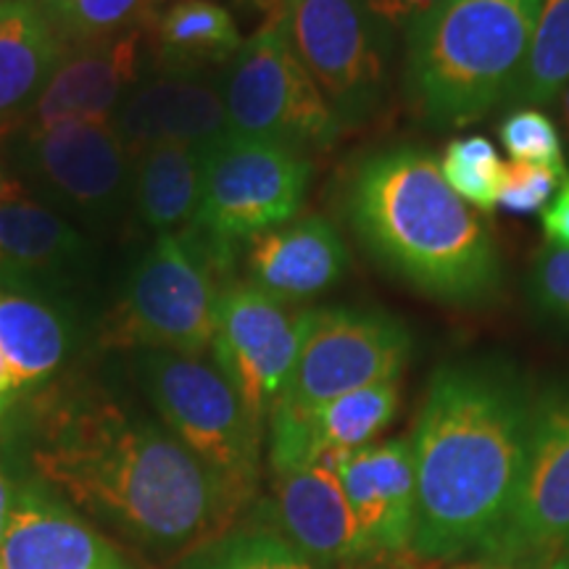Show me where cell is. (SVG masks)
I'll list each match as a JSON object with an SVG mask.
<instances>
[{"mask_svg":"<svg viewBox=\"0 0 569 569\" xmlns=\"http://www.w3.org/2000/svg\"><path fill=\"white\" fill-rule=\"evenodd\" d=\"M30 465L77 509L159 557L213 546L248 503L167 427L90 390L42 396Z\"/></svg>","mask_w":569,"mask_h":569,"instance_id":"obj_1","label":"cell"},{"mask_svg":"<svg viewBox=\"0 0 569 569\" xmlns=\"http://www.w3.org/2000/svg\"><path fill=\"white\" fill-rule=\"evenodd\" d=\"M530 415L532 398L503 367L467 361L432 375L411 436L415 557L451 561L493 540L515 498Z\"/></svg>","mask_w":569,"mask_h":569,"instance_id":"obj_2","label":"cell"},{"mask_svg":"<svg viewBox=\"0 0 569 569\" xmlns=\"http://www.w3.org/2000/svg\"><path fill=\"white\" fill-rule=\"evenodd\" d=\"M346 217L365 251L419 293L480 303L496 293L501 259L478 209L453 193L436 156L382 148L353 167Z\"/></svg>","mask_w":569,"mask_h":569,"instance_id":"obj_3","label":"cell"},{"mask_svg":"<svg viewBox=\"0 0 569 569\" xmlns=\"http://www.w3.org/2000/svg\"><path fill=\"white\" fill-rule=\"evenodd\" d=\"M543 0H446L403 32V82L417 117L438 130L507 103Z\"/></svg>","mask_w":569,"mask_h":569,"instance_id":"obj_4","label":"cell"},{"mask_svg":"<svg viewBox=\"0 0 569 569\" xmlns=\"http://www.w3.org/2000/svg\"><path fill=\"white\" fill-rule=\"evenodd\" d=\"M309 180L311 161L306 153L227 132L201 148V198L184 232L217 277H227L234 248L293 222Z\"/></svg>","mask_w":569,"mask_h":569,"instance_id":"obj_5","label":"cell"},{"mask_svg":"<svg viewBox=\"0 0 569 569\" xmlns=\"http://www.w3.org/2000/svg\"><path fill=\"white\" fill-rule=\"evenodd\" d=\"M142 375L167 430L251 501L259 482L261 427L213 356L148 351Z\"/></svg>","mask_w":569,"mask_h":569,"instance_id":"obj_6","label":"cell"},{"mask_svg":"<svg viewBox=\"0 0 569 569\" xmlns=\"http://www.w3.org/2000/svg\"><path fill=\"white\" fill-rule=\"evenodd\" d=\"M219 90L227 127L240 138L311 153L327 151L343 132V124L290 46L282 9L240 46Z\"/></svg>","mask_w":569,"mask_h":569,"instance_id":"obj_7","label":"cell"},{"mask_svg":"<svg viewBox=\"0 0 569 569\" xmlns=\"http://www.w3.org/2000/svg\"><path fill=\"white\" fill-rule=\"evenodd\" d=\"M217 272L188 232L159 234L103 325V346L201 356L217 336Z\"/></svg>","mask_w":569,"mask_h":569,"instance_id":"obj_8","label":"cell"},{"mask_svg":"<svg viewBox=\"0 0 569 569\" xmlns=\"http://www.w3.org/2000/svg\"><path fill=\"white\" fill-rule=\"evenodd\" d=\"M290 46L343 127L369 122L390 84L393 32L365 0H284Z\"/></svg>","mask_w":569,"mask_h":569,"instance_id":"obj_9","label":"cell"},{"mask_svg":"<svg viewBox=\"0 0 569 569\" xmlns=\"http://www.w3.org/2000/svg\"><path fill=\"white\" fill-rule=\"evenodd\" d=\"M409 359V330L386 311H309L296 367L269 417H311L351 390L398 380Z\"/></svg>","mask_w":569,"mask_h":569,"instance_id":"obj_10","label":"cell"},{"mask_svg":"<svg viewBox=\"0 0 569 569\" xmlns=\"http://www.w3.org/2000/svg\"><path fill=\"white\" fill-rule=\"evenodd\" d=\"M309 311L293 315L251 282H224L217 298L213 361L238 388L253 422L264 430L301 351Z\"/></svg>","mask_w":569,"mask_h":569,"instance_id":"obj_11","label":"cell"},{"mask_svg":"<svg viewBox=\"0 0 569 569\" xmlns=\"http://www.w3.org/2000/svg\"><path fill=\"white\" fill-rule=\"evenodd\" d=\"M565 540H569V390H546L532 401L528 446L509 515L482 557L536 559Z\"/></svg>","mask_w":569,"mask_h":569,"instance_id":"obj_12","label":"cell"},{"mask_svg":"<svg viewBox=\"0 0 569 569\" xmlns=\"http://www.w3.org/2000/svg\"><path fill=\"white\" fill-rule=\"evenodd\" d=\"M21 163L59 203L88 217H106L122 203L132 159L111 119H71L24 130Z\"/></svg>","mask_w":569,"mask_h":569,"instance_id":"obj_13","label":"cell"},{"mask_svg":"<svg viewBox=\"0 0 569 569\" xmlns=\"http://www.w3.org/2000/svg\"><path fill=\"white\" fill-rule=\"evenodd\" d=\"M111 122L132 161L151 148H203L230 132L219 82L196 71H169L138 84L113 111Z\"/></svg>","mask_w":569,"mask_h":569,"instance_id":"obj_14","label":"cell"},{"mask_svg":"<svg viewBox=\"0 0 569 569\" xmlns=\"http://www.w3.org/2000/svg\"><path fill=\"white\" fill-rule=\"evenodd\" d=\"M346 501L372 557L411 549L417 475L411 438H393L332 461Z\"/></svg>","mask_w":569,"mask_h":569,"instance_id":"obj_15","label":"cell"},{"mask_svg":"<svg viewBox=\"0 0 569 569\" xmlns=\"http://www.w3.org/2000/svg\"><path fill=\"white\" fill-rule=\"evenodd\" d=\"M274 532L319 567L372 559L330 459L277 475Z\"/></svg>","mask_w":569,"mask_h":569,"instance_id":"obj_16","label":"cell"},{"mask_svg":"<svg viewBox=\"0 0 569 569\" xmlns=\"http://www.w3.org/2000/svg\"><path fill=\"white\" fill-rule=\"evenodd\" d=\"M140 59L142 32L138 27L67 48L51 82L21 127L42 130L71 119H111L138 82Z\"/></svg>","mask_w":569,"mask_h":569,"instance_id":"obj_17","label":"cell"},{"mask_svg":"<svg viewBox=\"0 0 569 569\" xmlns=\"http://www.w3.org/2000/svg\"><path fill=\"white\" fill-rule=\"evenodd\" d=\"M248 282L282 303H301L343 280L348 251L325 217L296 219L248 240Z\"/></svg>","mask_w":569,"mask_h":569,"instance_id":"obj_18","label":"cell"},{"mask_svg":"<svg viewBox=\"0 0 569 569\" xmlns=\"http://www.w3.org/2000/svg\"><path fill=\"white\" fill-rule=\"evenodd\" d=\"M88 243L59 213L34 201L0 206V290L56 293L82 274Z\"/></svg>","mask_w":569,"mask_h":569,"instance_id":"obj_19","label":"cell"},{"mask_svg":"<svg viewBox=\"0 0 569 569\" xmlns=\"http://www.w3.org/2000/svg\"><path fill=\"white\" fill-rule=\"evenodd\" d=\"M3 569H130L122 551L34 490L13 498L0 540Z\"/></svg>","mask_w":569,"mask_h":569,"instance_id":"obj_20","label":"cell"},{"mask_svg":"<svg viewBox=\"0 0 569 569\" xmlns=\"http://www.w3.org/2000/svg\"><path fill=\"white\" fill-rule=\"evenodd\" d=\"M63 51L40 6L0 0V138L19 130L51 82Z\"/></svg>","mask_w":569,"mask_h":569,"instance_id":"obj_21","label":"cell"},{"mask_svg":"<svg viewBox=\"0 0 569 569\" xmlns=\"http://www.w3.org/2000/svg\"><path fill=\"white\" fill-rule=\"evenodd\" d=\"M0 351L11 367L17 393L38 388L67 359L69 327L46 298L0 290Z\"/></svg>","mask_w":569,"mask_h":569,"instance_id":"obj_22","label":"cell"},{"mask_svg":"<svg viewBox=\"0 0 569 569\" xmlns=\"http://www.w3.org/2000/svg\"><path fill=\"white\" fill-rule=\"evenodd\" d=\"M201 198V148L159 146L134 161V211L159 234L193 222Z\"/></svg>","mask_w":569,"mask_h":569,"instance_id":"obj_23","label":"cell"},{"mask_svg":"<svg viewBox=\"0 0 569 569\" xmlns=\"http://www.w3.org/2000/svg\"><path fill=\"white\" fill-rule=\"evenodd\" d=\"M156 59L169 71H196L232 59L240 51L232 13L211 0H182L167 9L153 30Z\"/></svg>","mask_w":569,"mask_h":569,"instance_id":"obj_24","label":"cell"},{"mask_svg":"<svg viewBox=\"0 0 569 569\" xmlns=\"http://www.w3.org/2000/svg\"><path fill=\"white\" fill-rule=\"evenodd\" d=\"M569 84V0H543L509 106H551Z\"/></svg>","mask_w":569,"mask_h":569,"instance_id":"obj_25","label":"cell"},{"mask_svg":"<svg viewBox=\"0 0 569 569\" xmlns=\"http://www.w3.org/2000/svg\"><path fill=\"white\" fill-rule=\"evenodd\" d=\"M440 172L461 201L478 211H493L501 198L507 163L486 138H459L448 142Z\"/></svg>","mask_w":569,"mask_h":569,"instance_id":"obj_26","label":"cell"},{"mask_svg":"<svg viewBox=\"0 0 569 569\" xmlns=\"http://www.w3.org/2000/svg\"><path fill=\"white\" fill-rule=\"evenodd\" d=\"M146 0H48L40 6L63 48L130 30Z\"/></svg>","mask_w":569,"mask_h":569,"instance_id":"obj_27","label":"cell"},{"mask_svg":"<svg viewBox=\"0 0 569 569\" xmlns=\"http://www.w3.org/2000/svg\"><path fill=\"white\" fill-rule=\"evenodd\" d=\"M190 569H322L277 532L256 530L213 546Z\"/></svg>","mask_w":569,"mask_h":569,"instance_id":"obj_28","label":"cell"},{"mask_svg":"<svg viewBox=\"0 0 569 569\" xmlns=\"http://www.w3.org/2000/svg\"><path fill=\"white\" fill-rule=\"evenodd\" d=\"M498 138L517 163L549 167L559 174H569L565 163V148L557 124L538 109H517L498 127Z\"/></svg>","mask_w":569,"mask_h":569,"instance_id":"obj_29","label":"cell"},{"mask_svg":"<svg viewBox=\"0 0 569 569\" xmlns=\"http://www.w3.org/2000/svg\"><path fill=\"white\" fill-rule=\"evenodd\" d=\"M528 296L540 315L569 327V248L546 246L532 259Z\"/></svg>","mask_w":569,"mask_h":569,"instance_id":"obj_30","label":"cell"},{"mask_svg":"<svg viewBox=\"0 0 569 569\" xmlns=\"http://www.w3.org/2000/svg\"><path fill=\"white\" fill-rule=\"evenodd\" d=\"M567 177L569 174H559L549 167H536V163H509L498 206L511 213H519V217L543 211Z\"/></svg>","mask_w":569,"mask_h":569,"instance_id":"obj_31","label":"cell"},{"mask_svg":"<svg viewBox=\"0 0 569 569\" xmlns=\"http://www.w3.org/2000/svg\"><path fill=\"white\" fill-rule=\"evenodd\" d=\"M367 9L375 13L390 32H407L411 24L425 13L438 9L446 0H365Z\"/></svg>","mask_w":569,"mask_h":569,"instance_id":"obj_32","label":"cell"},{"mask_svg":"<svg viewBox=\"0 0 569 569\" xmlns=\"http://www.w3.org/2000/svg\"><path fill=\"white\" fill-rule=\"evenodd\" d=\"M540 224H543L549 246L569 248V177L559 188L557 198H553V201L543 209Z\"/></svg>","mask_w":569,"mask_h":569,"instance_id":"obj_33","label":"cell"},{"mask_svg":"<svg viewBox=\"0 0 569 569\" xmlns=\"http://www.w3.org/2000/svg\"><path fill=\"white\" fill-rule=\"evenodd\" d=\"M13 396H17V386H13V375L9 361H6L3 351H0V422H3L6 409L11 407Z\"/></svg>","mask_w":569,"mask_h":569,"instance_id":"obj_34","label":"cell"},{"mask_svg":"<svg viewBox=\"0 0 569 569\" xmlns=\"http://www.w3.org/2000/svg\"><path fill=\"white\" fill-rule=\"evenodd\" d=\"M24 198H27L24 184H21L19 180H13L11 174H6L3 167H0V206L24 201Z\"/></svg>","mask_w":569,"mask_h":569,"instance_id":"obj_35","label":"cell"},{"mask_svg":"<svg viewBox=\"0 0 569 569\" xmlns=\"http://www.w3.org/2000/svg\"><path fill=\"white\" fill-rule=\"evenodd\" d=\"M11 486L9 480H6L3 469H0V540H3V532H6V525H9V515H11Z\"/></svg>","mask_w":569,"mask_h":569,"instance_id":"obj_36","label":"cell"},{"mask_svg":"<svg viewBox=\"0 0 569 569\" xmlns=\"http://www.w3.org/2000/svg\"><path fill=\"white\" fill-rule=\"evenodd\" d=\"M461 569H540V567L530 559H517V561L486 559V561H478V565H469V567H461Z\"/></svg>","mask_w":569,"mask_h":569,"instance_id":"obj_37","label":"cell"},{"mask_svg":"<svg viewBox=\"0 0 569 569\" xmlns=\"http://www.w3.org/2000/svg\"><path fill=\"white\" fill-rule=\"evenodd\" d=\"M561 98H565L561 109H565V124H567V132H569V84H567V90L561 92Z\"/></svg>","mask_w":569,"mask_h":569,"instance_id":"obj_38","label":"cell"},{"mask_svg":"<svg viewBox=\"0 0 569 569\" xmlns=\"http://www.w3.org/2000/svg\"><path fill=\"white\" fill-rule=\"evenodd\" d=\"M551 569H569V557H561L551 565Z\"/></svg>","mask_w":569,"mask_h":569,"instance_id":"obj_39","label":"cell"},{"mask_svg":"<svg viewBox=\"0 0 569 569\" xmlns=\"http://www.w3.org/2000/svg\"><path fill=\"white\" fill-rule=\"evenodd\" d=\"M30 3H34V6H46L48 0H30Z\"/></svg>","mask_w":569,"mask_h":569,"instance_id":"obj_40","label":"cell"},{"mask_svg":"<svg viewBox=\"0 0 569 569\" xmlns=\"http://www.w3.org/2000/svg\"><path fill=\"white\" fill-rule=\"evenodd\" d=\"M256 3H264V6H269V3H272V0H256Z\"/></svg>","mask_w":569,"mask_h":569,"instance_id":"obj_41","label":"cell"},{"mask_svg":"<svg viewBox=\"0 0 569 569\" xmlns=\"http://www.w3.org/2000/svg\"><path fill=\"white\" fill-rule=\"evenodd\" d=\"M0 569H3V565H0Z\"/></svg>","mask_w":569,"mask_h":569,"instance_id":"obj_42","label":"cell"}]
</instances>
